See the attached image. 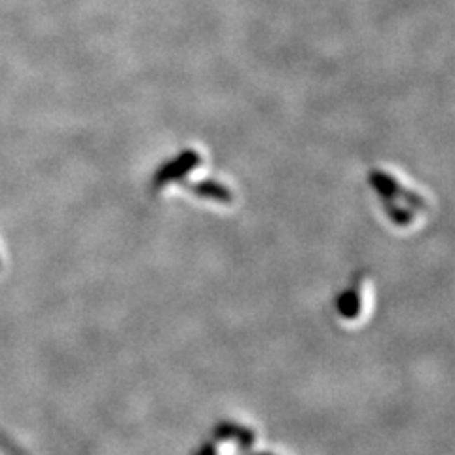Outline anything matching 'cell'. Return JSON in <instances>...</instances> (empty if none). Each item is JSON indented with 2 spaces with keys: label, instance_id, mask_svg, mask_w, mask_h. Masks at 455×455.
<instances>
[{
  "label": "cell",
  "instance_id": "1",
  "mask_svg": "<svg viewBox=\"0 0 455 455\" xmlns=\"http://www.w3.org/2000/svg\"><path fill=\"white\" fill-rule=\"evenodd\" d=\"M215 436H217L218 440H228V438H239V444L243 446V448H250L252 442H254V435H252V430L245 429V427H238L236 423H220L215 429Z\"/></svg>",
  "mask_w": 455,
  "mask_h": 455
},
{
  "label": "cell",
  "instance_id": "5",
  "mask_svg": "<svg viewBox=\"0 0 455 455\" xmlns=\"http://www.w3.org/2000/svg\"><path fill=\"white\" fill-rule=\"evenodd\" d=\"M257 455H269V454H257Z\"/></svg>",
  "mask_w": 455,
  "mask_h": 455
},
{
  "label": "cell",
  "instance_id": "4",
  "mask_svg": "<svg viewBox=\"0 0 455 455\" xmlns=\"http://www.w3.org/2000/svg\"><path fill=\"white\" fill-rule=\"evenodd\" d=\"M196 455H217V448H215V446H212V444L209 442V444H205L203 448L199 449V451Z\"/></svg>",
  "mask_w": 455,
  "mask_h": 455
},
{
  "label": "cell",
  "instance_id": "2",
  "mask_svg": "<svg viewBox=\"0 0 455 455\" xmlns=\"http://www.w3.org/2000/svg\"><path fill=\"white\" fill-rule=\"evenodd\" d=\"M338 311L346 319H355L360 313V296L357 290H346L338 298Z\"/></svg>",
  "mask_w": 455,
  "mask_h": 455
},
{
  "label": "cell",
  "instance_id": "3",
  "mask_svg": "<svg viewBox=\"0 0 455 455\" xmlns=\"http://www.w3.org/2000/svg\"><path fill=\"white\" fill-rule=\"evenodd\" d=\"M196 192L201 193L203 198L207 199H217V201H222V203H228L231 201V193L230 190H226L224 186H220V184H212V182H207L203 186L196 188Z\"/></svg>",
  "mask_w": 455,
  "mask_h": 455
}]
</instances>
